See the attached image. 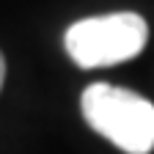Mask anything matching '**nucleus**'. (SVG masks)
Wrapping results in <instances>:
<instances>
[{
    "label": "nucleus",
    "instance_id": "f257e3e1",
    "mask_svg": "<svg viewBox=\"0 0 154 154\" xmlns=\"http://www.w3.org/2000/svg\"><path fill=\"white\" fill-rule=\"evenodd\" d=\"M83 119L113 146L127 154H149L154 149V105L129 88L94 83L80 96Z\"/></svg>",
    "mask_w": 154,
    "mask_h": 154
},
{
    "label": "nucleus",
    "instance_id": "f03ea898",
    "mask_svg": "<svg viewBox=\"0 0 154 154\" xmlns=\"http://www.w3.org/2000/svg\"><path fill=\"white\" fill-rule=\"evenodd\" d=\"M146 38H149V25L140 14L116 11L74 22L63 36V44L77 66L99 69V66L124 63L129 58L140 55Z\"/></svg>",
    "mask_w": 154,
    "mask_h": 154
},
{
    "label": "nucleus",
    "instance_id": "7ed1b4c3",
    "mask_svg": "<svg viewBox=\"0 0 154 154\" xmlns=\"http://www.w3.org/2000/svg\"><path fill=\"white\" fill-rule=\"evenodd\" d=\"M3 80H6V58L0 52V88H3Z\"/></svg>",
    "mask_w": 154,
    "mask_h": 154
}]
</instances>
